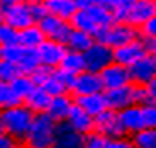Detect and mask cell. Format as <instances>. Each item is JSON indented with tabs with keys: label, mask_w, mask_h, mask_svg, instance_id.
<instances>
[{
	"label": "cell",
	"mask_w": 156,
	"mask_h": 148,
	"mask_svg": "<svg viewBox=\"0 0 156 148\" xmlns=\"http://www.w3.org/2000/svg\"><path fill=\"white\" fill-rule=\"evenodd\" d=\"M56 123L48 113L34 114L32 124L20 141L22 148H51L55 141Z\"/></svg>",
	"instance_id": "cell-1"
},
{
	"label": "cell",
	"mask_w": 156,
	"mask_h": 148,
	"mask_svg": "<svg viewBox=\"0 0 156 148\" xmlns=\"http://www.w3.org/2000/svg\"><path fill=\"white\" fill-rule=\"evenodd\" d=\"M0 116H2L4 133H7L9 136H12L19 143L26 136V133L29 131V128L32 124V119H34V113L24 104L2 109Z\"/></svg>",
	"instance_id": "cell-2"
},
{
	"label": "cell",
	"mask_w": 156,
	"mask_h": 148,
	"mask_svg": "<svg viewBox=\"0 0 156 148\" xmlns=\"http://www.w3.org/2000/svg\"><path fill=\"white\" fill-rule=\"evenodd\" d=\"M139 38V31H137L136 26L126 22V20H112L109 26L102 28L97 32L95 39L100 41V43L107 44L109 48H117L122 46V44L133 41V39Z\"/></svg>",
	"instance_id": "cell-3"
},
{
	"label": "cell",
	"mask_w": 156,
	"mask_h": 148,
	"mask_svg": "<svg viewBox=\"0 0 156 148\" xmlns=\"http://www.w3.org/2000/svg\"><path fill=\"white\" fill-rule=\"evenodd\" d=\"M83 60H85V70L100 73L107 65H110L114 61L112 48H109L107 44L95 39L94 43L83 51Z\"/></svg>",
	"instance_id": "cell-4"
},
{
	"label": "cell",
	"mask_w": 156,
	"mask_h": 148,
	"mask_svg": "<svg viewBox=\"0 0 156 148\" xmlns=\"http://www.w3.org/2000/svg\"><path fill=\"white\" fill-rule=\"evenodd\" d=\"M94 131L100 133L102 136L105 138H121V136H127L121 124L119 119V113L110 107L98 113L97 116H94Z\"/></svg>",
	"instance_id": "cell-5"
},
{
	"label": "cell",
	"mask_w": 156,
	"mask_h": 148,
	"mask_svg": "<svg viewBox=\"0 0 156 148\" xmlns=\"http://www.w3.org/2000/svg\"><path fill=\"white\" fill-rule=\"evenodd\" d=\"M95 92H104L98 73L83 70L80 73L73 75L71 83L68 87V94H71L73 97H78V95H87V94H95Z\"/></svg>",
	"instance_id": "cell-6"
},
{
	"label": "cell",
	"mask_w": 156,
	"mask_h": 148,
	"mask_svg": "<svg viewBox=\"0 0 156 148\" xmlns=\"http://www.w3.org/2000/svg\"><path fill=\"white\" fill-rule=\"evenodd\" d=\"M127 68H129L131 83L144 85V83L151 82L153 78H156V55L146 53L144 56H141L139 60H136Z\"/></svg>",
	"instance_id": "cell-7"
},
{
	"label": "cell",
	"mask_w": 156,
	"mask_h": 148,
	"mask_svg": "<svg viewBox=\"0 0 156 148\" xmlns=\"http://www.w3.org/2000/svg\"><path fill=\"white\" fill-rule=\"evenodd\" d=\"M37 26H39V29L43 31V34L46 39L59 41V43H63V44H65L68 34H70V31H71L70 20L56 17V16H51V14H46V16L37 22Z\"/></svg>",
	"instance_id": "cell-8"
},
{
	"label": "cell",
	"mask_w": 156,
	"mask_h": 148,
	"mask_svg": "<svg viewBox=\"0 0 156 148\" xmlns=\"http://www.w3.org/2000/svg\"><path fill=\"white\" fill-rule=\"evenodd\" d=\"M65 51H66V46L59 41H53V39H44L43 43L36 48L39 65L44 66V68H51V70L59 66Z\"/></svg>",
	"instance_id": "cell-9"
},
{
	"label": "cell",
	"mask_w": 156,
	"mask_h": 148,
	"mask_svg": "<svg viewBox=\"0 0 156 148\" xmlns=\"http://www.w3.org/2000/svg\"><path fill=\"white\" fill-rule=\"evenodd\" d=\"M2 20L7 22L9 26H12L14 29H17V31L27 28L31 24H36L31 14V7L22 4V2H16V4L2 9Z\"/></svg>",
	"instance_id": "cell-10"
},
{
	"label": "cell",
	"mask_w": 156,
	"mask_h": 148,
	"mask_svg": "<svg viewBox=\"0 0 156 148\" xmlns=\"http://www.w3.org/2000/svg\"><path fill=\"white\" fill-rule=\"evenodd\" d=\"M98 75H100L104 90L117 89V87H122V85L131 83L129 68L124 66V65H119V63H115V61H112L110 65H107Z\"/></svg>",
	"instance_id": "cell-11"
},
{
	"label": "cell",
	"mask_w": 156,
	"mask_h": 148,
	"mask_svg": "<svg viewBox=\"0 0 156 148\" xmlns=\"http://www.w3.org/2000/svg\"><path fill=\"white\" fill-rule=\"evenodd\" d=\"M51 148H83V135L76 133L66 121H59Z\"/></svg>",
	"instance_id": "cell-12"
},
{
	"label": "cell",
	"mask_w": 156,
	"mask_h": 148,
	"mask_svg": "<svg viewBox=\"0 0 156 148\" xmlns=\"http://www.w3.org/2000/svg\"><path fill=\"white\" fill-rule=\"evenodd\" d=\"M114 53V61L119 63V65H124V66H131L136 60H139L141 56L146 55V50L141 43V39L136 38L129 43L122 44V46H117L112 50Z\"/></svg>",
	"instance_id": "cell-13"
},
{
	"label": "cell",
	"mask_w": 156,
	"mask_h": 148,
	"mask_svg": "<svg viewBox=\"0 0 156 148\" xmlns=\"http://www.w3.org/2000/svg\"><path fill=\"white\" fill-rule=\"evenodd\" d=\"M71 78H73V75L66 73L61 68H53V70H49L46 80L43 82L41 87L49 94L51 97L59 95V94H68V87L71 83Z\"/></svg>",
	"instance_id": "cell-14"
},
{
	"label": "cell",
	"mask_w": 156,
	"mask_h": 148,
	"mask_svg": "<svg viewBox=\"0 0 156 148\" xmlns=\"http://www.w3.org/2000/svg\"><path fill=\"white\" fill-rule=\"evenodd\" d=\"M104 95H105L107 107H110V109H114V111H121V109H124V107H127V105L134 104L133 83L117 87V89L104 90Z\"/></svg>",
	"instance_id": "cell-15"
},
{
	"label": "cell",
	"mask_w": 156,
	"mask_h": 148,
	"mask_svg": "<svg viewBox=\"0 0 156 148\" xmlns=\"http://www.w3.org/2000/svg\"><path fill=\"white\" fill-rule=\"evenodd\" d=\"M153 17H156V0H134L126 22L139 28Z\"/></svg>",
	"instance_id": "cell-16"
},
{
	"label": "cell",
	"mask_w": 156,
	"mask_h": 148,
	"mask_svg": "<svg viewBox=\"0 0 156 148\" xmlns=\"http://www.w3.org/2000/svg\"><path fill=\"white\" fill-rule=\"evenodd\" d=\"M119 113V119H121V124L124 128L126 135L131 136L133 133L139 131V129L144 128V121H143V113H141V105L137 104H131L124 109L117 111Z\"/></svg>",
	"instance_id": "cell-17"
},
{
	"label": "cell",
	"mask_w": 156,
	"mask_h": 148,
	"mask_svg": "<svg viewBox=\"0 0 156 148\" xmlns=\"http://www.w3.org/2000/svg\"><path fill=\"white\" fill-rule=\"evenodd\" d=\"M75 101L71 94H59V95H53L49 101V105H48L46 113L49 114L56 123L59 121H65L70 113V109L73 107Z\"/></svg>",
	"instance_id": "cell-18"
},
{
	"label": "cell",
	"mask_w": 156,
	"mask_h": 148,
	"mask_svg": "<svg viewBox=\"0 0 156 148\" xmlns=\"http://www.w3.org/2000/svg\"><path fill=\"white\" fill-rule=\"evenodd\" d=\"M71 128L76 133H82V135H87V133L94 131V117L87 114L82 107H78L76 104H73V107L70 109L66 119H65Z\"/></svg>",
	"instance_id": "cell-19"
},
{
	"label": "cell",
	"mask_w": 156,
	"mask_h": 148,
	"mask_svg": "<svg viewBox=\"0 0 156 148\" xmlns=\"http://www.w3.org/2000/svg\"><path fill=\"white\" fill-rule=\"evenodd\" d=\"M70 24L73 29H78V31H83L90 36H97V32L100 31V26L97 24V20L94 19V16L90 14L88 9H76L73 16L70 19Z\"/></svg>",
	"instance_id": "cell-20"
},
{
	"label": "cell",
	"mask_w": 156,
	"mask_h": 148,
	"mask_svg": "<svg viewBox=\"0 0 156 148\" xmlns=\"http://www.w3.org/2000/svg\"><path fill=\"white\" fill-rule=\"evenodd\" d=\"M75 104L78 107H82L87 114L94 117L97 116L98 113L107 107V102H105V95L104 92H95V94H87V95H78V97H73Z\"/></svg>",
	"instance_id": "cell-21"
},
{
	"label": "cell",
	"mask_w": 156,
	"mask_h": 148,
	"mask_svg": "<svg viewBox=\"0 0 156 148\" xmlns=\"http://www.w3.org/2000/svg\"><path fill=\"white\" fill-rule=\"evenodd\" d=\"M43 4L46 7L48 14L61 17V19H66V20L71 19V16L78 9L76 0H43Z\"/></svg>",
	"instance_id": "cell-22"
},
{
	"label": "cell",
	"mask_w": 156,
	"mask_h": 148,
	"mask_svg": "<svg viewBox=\"0 0 156 148\" xmlns=\"http://www.w3.org/2000/svg\"><path fill=\"white\" fill-rule=\"evenodd\" d=\"M49 101H51V95L43 89V87H37L36 85L34 89L29 92L27 97H24L22 104L27 105L29 109L32 111L34 114H39V113H46L48 111V105H49Z\"/></svg>",
	"instance_id": "cell-23"
},
{
	"label": "cell",
	"mask_w": 156,
	"mask_h": 148,
	"mask_svg": "<svg viewBox=\"0 0 156 148\" xmlns=\"http://www.w3.org/2000/svg\"><path fill=\"white\" fill-rule=\"evenodd\" d=\"M44 39L46 38H44L43 31L39 29L37 24H31V26L20 29V31L17 32V43L24 48H34L36 50Z\"/></svg>",
	"instance_id": "cell-24"
},
{
	"label": "cell",
	"mask_w": 156,
	"mask_h": 148,
	"mask_svg": "<svg viewBox=\"0 0 156 148\" xmlns=\"http://www.w3.org/2000/svg\"><path fill=\"white\" fill-rule=\"evenodd\" d=\"M58 68L65 70L66 73L70 75H76L80 72L85 70V60H83V53L80 51H71V50H66L65 55L61 58V63H59Z\"/></svg>",
	"instance_id": "cell-25"
},
{
	"label": "cell",
	"mask_w": 156,
	"mask_h": 148,
	"mask_svg": "<svg viewBox=\"0 0 156 148\" xmlns=\"http://www.w3.org/2000/svg\"><path fill=\"white\" fill-rule=\"evenodd\" d=\"M94 41H95L94 36H90V34H87V32H83V31H78V29L71 28L70 34H68L66 41H65V46H66V50L83 53Z\"/></svg>",
	"instance_id": "cell-26"
},
{
	"label": "cell",
	"mask_w": 156,
	"mask_h": 148,
	"mask_svg": "<svg viewBox=\"0 0 156 148\" xmlns=\"http://www.w3.org/2000/svg\"><path fill=\"white\" fill-rule=\"evenodd\" d=\"M129 140L134 148H156V128H143L133 133Z\"/></svg>",
	"instance_id": "cell-27"
},
{
	"label": "cell",
	"mask_w": 156,
	"mask_h": 148,
	"mask_svg": "<svg viewBox=\"0 0 156 148\" xmlns=\"http://www.w3.org/2000/svg\"><path fill=\"white\" fill-rule=\"evenodd\" d=\"M17 66H19L20 73H27V75H31L37 66H41L34 48H24L22 55H20L19 61H17Z\"/></svg>",
	"instance_id": "cell-28"
},
{
	"label": "cell",
	"mask_w": 156,
	"mask_h": 148,
	"mask_svg": "<svg viewBox=\"0 0 156 148\" xmlns=\"http://www.w3.org/2000/svg\"><path fill=\"white\" fill-rule=\"evenodd\" d=\"M9 85H10V89L14 90L22 101H24V97H27L29 92L36 87L34 82H32V78H31V75H27V73H19L16 78H12L10 82H9Z\"/></svg>",
	"instance_id": "cell-29"
},
{
	"label": "cell",
	"mask_w": 156,
	"mask_h": 148,
	"mask_svg": "<svg viewBox=\"0 0 156 148\" xmlns=\"http://www.w3.org/2000/svg\"><path fill=\"white\" fill-rule=\"evenodd\" d=\"M134 0H112L109 10L112 12L114 20H127L129 10L133 7Z\"/></svg>",
	"instance_id": "cell-30"
},
{
	"label": "cell",
	"mask_w": 156,
	"mask_h": 148,
	"mask_svg": "<svg viewBox=\"0 0 156 148\" xmlns=\"http://www.w3.org/2000/svg\"><path fill=\"white\" fill-rule=\"evenodd\" d=\"M19 104H22V99L10 89L9 83H4V85H2V90H0V111L7 109V107L19 105Z\"/></svg>",
	"instance_id": "cell-31"
},
{
	"label": "cell",
	"mask_w": 156,
	"mask_h": 148,
	"mask_svg": "<svg viewBox=\"0 0 156 148\" xmlns=\"http://www.w3.org/2000/svg\"><path fill=\"white\" fill-rule=\"evenodd\" d=\"M133 95H134V104L144 105V104H156V95L149 92V89L144 85H136L133 83Z\"/></svg>",
	"instance_id": "cell-32"
},
{
	"label": "cell",
	"mask_w": 156,
	"mask_h": 148,
	"mask_svg": "<svg viewBox=\"0 0 156 148\" xmlns=\"http://www.w3.org/2000/svg\"><path fill=\"white\" fill-rule=\"evenodd\" d=\"M90 14L94 16V19L97 20V24L102 28H105V26H109L110 22L114 20L112 17V12L109 10L107 7H102V5H92V7H88Z\"/></svg>",
	"instance_id": "cell-33"
},
{
	"label": "cell",
	"mask_w": 156,
	"mask_h": 148,
	"mask_svg": "<svg viewBox=\"0 0 156 148\" xmlns=\"http://www.w3.org/2000/svg\"><path fill=\"white\" fill-rule=\"evenodd\" d=\"M19 73H20V70L16 63L0 58V82L2 83H9L12 78H16Z\"/></svg>",
	"instance_id": "cell-34"
},
{
	"label": "cell",
	"mask_w": 156,
	"mask_h": 148,
	"mask_svg": "<svg viewBox=\"0 0 156 148\" xmlns=\"http://www.w3.org/2000/svg\"><path fill=\"white\" fill-rule=\"evenodd\" d=\"M17 32H19L17 29H14L4 20H0V48L17 43Z\"/></svg>",
	"instance_id": "cell-35"
},
{
	"label": "cell",
	"mask_w": 156,
	"mask_h": 148,
	"mask_svg": "<svg viewBox=\"0 0 156 148\" xmlns=\"http://www.w3.org/2000/svg\"><path fill=\"white\" fill-rule=\"evenodd\" d=\"M105 136H102L97 131H90L83 135V148H104L105 145Z\"/></svg>",
	"instance_id": "cell-36"
},
{
	"label": "cell",
	"mask_w": 156,
	"mask_h": 148,
	"mask_svg": "<svg viewBox=\"0 0 156 148\" xmlns=\"http://www.w3.org/2000/svg\"><path fill=\"white\" fill-rule=\"evenodd\" d=\"M144 128H156V104H144L141 105Z\"/></svg>",
	"instance_id": "cell-37"
},
{
	"label": "cell",
	"mask_w": 156,
	"mask_h": 148,
	"mask_svg": "<svg viewBox=\"0 0 156 148\" xmlns=\"http://www.w3.org/2000/svg\"><path fill=\"white\" fill-rule=\"evenodd\" d=\"M137 31H139V36H143V38H156V17L141 24Z\"/></svg>",
	"instance_id": "cell-38"
},
{
	"label": "cell",
	"mask_w": 156,
	"mask_h": 148,
	"mask_svg": "<svg viewBox=\"0 0 156 148\" xmlns=\"http://www.w3.org/2000/svg\"><path fill=\"white\" fill-rule=\"evenodd\" d=\"M131 140L129 136H121V138H107L104 148H131Z\"/></svg>",
	"instance_id": "cell-39"
},
{
	"label": "cell",
	"mask_w": 156,
	"mask_h": 148,
	"mask_svg": "<svg viewBox=\"0 0 156 148\" xmlns=\"http://www.w3.org/2000/svg\"><path fill=\"white\" fill-rule=\"evenodd\" d=\"M29 7H31V14H32V19H34L36 24H37L39 20H41V19H43V17L48 14V12H46V7H44L43 2L32 4V5H29Z\"/></svg>",
	"instance_id": "cell-40"
},
{
	"label": "cell",
	"mask_w": 156,
	"mask_h": 148,
	"mask_svg": "<svg viewBox=\"0 0 156 148\" xmlns=\"http://www.w3.org/2000/svg\"><path fill=\"white\" fill-rule=\"evenodd\" d=\"M139 39L143 43V46H144L146 53L156 55V38H143V36H139Z\"/></svg>",
	"instance_id": "cell-41"
},
{
	"label": "cell",
	"mask_w": 156,
	"mask_h": 148,
	"mask_svg": "<svg viewBox=\"0 0 156 148\" xmlns=\"http://www.w3.org/2000/svg\"><path fill=\"white\" fill-rule=\"evenodd\" d=\"M17 145H19V141L9 136L7 133H0V148H16Z\"/></svg>",
	"instance_id": "cell-42"
},
{
	"label": "cell",
	"mask_w": 156,
	"mask_h": 148,
	"mask_svg": "<svg viewBox=\"0 0 156 148\" xmlns=\"http://www.w3.org/2000/svg\"><path fill=\"white\" fill-rule=\"evenodd\" d=\"M76 5H78V9H88L97 4H95V0H76Z\"/></svg>",
	"instance_id": "cell-43"
},
{
	"label": "cell",
	"mask_w": 156,
	"mask_h": 148,
	"mask_svg": "<svg viewBox=\"0 0 156 148\" xmlns=\"http://www.w3.org/2000/svg\"><path fill=\"white\" fill-rule=\"evenodd\" d=\"M17 0H0V7L4 9V7H9V5H12V4H16Z\"/></svg>",
	"instance_id": "cell-44"
},
{
	"label": "cell",
	"mask_w": 156,
	"mask_h": 148,
	"mask_svg": "<svg viewBox=\"0 0 156 148\" xmlns=\"http://www.w3.org/2000/svg\"><path fill=\"white\" fill-rule=\"evenodd\" d=\"M17 2H22L26 5H32V4H37V2H43V0H17Z\"/></svg>",
	"instance_id": "cell-45"
},
{
	"label": "cell",
	"mask_w": 156,
	"mask_h": 148,
	"mask_svg": "<svg viewBox=\"0 0 156 148\" xmlns=\"http://www.w3.org/2000/svg\"><path fill=\"white\" fill-rule=\"evenodd\" d=\"M0 133H4V124H2V116H0Z\"/></svg>",
	"instance_id": "cell-46"
},
{
	"label": "cell",
	"mask_w": 156,
	"mask_h": 148,
	"mask_svg": "<svg viewBox=\"0 0 156 148\" xmlns=\"http://www.w3.org/2000/svg\"><path fill=\"white\" fill-rule=\"evenodd\" d=\"M0 20H2V7H0Z\"/></svg>",
	"instance_id": "cell-47"
},
{
	"label": "cell",
	"mask_w": 156,
	"mask_h": 148,
	"mask_svg": "<svg viewBox=\"0 0 156 148\" xmlns=\"http://www.w3.org/2000/svg\"><path fill=\"white\" fill-rule=\"evenodd\" d=\"M16 148H22V146H20V143H19V145H17V146H16Z\"/></svg>",
	"instance_id": "cell-48"
},
{
	"label": "cell",
	"mask_w": 156,
	"mask_h": 148,
	"mask_svg": "<svg viewBox=\"0 0 156 148\" xmlns=\"http://www.w3.org/2000/svg\"><path fill=\"white\" fill-rule=\"evenodd\" d=\"M2 85H4V83H2V82H0V90H2Z\"/></svg>",
	"instance_id": "cell-49"
},
{
	"label": "cell",
	"mask_w": 156,
	"mask_h": 148,
	"mask_svg": "<svg viewBox=\"0 0 156 148\" xmlns=\"http://www.w3.org/2000/svg\"><path fill=\"white\" fill-rule=\"evenodd\" d=\"M131 148H134V146H131Z\"/></svg>",
	"instance_id": "cell-50"
}]
</instances>
